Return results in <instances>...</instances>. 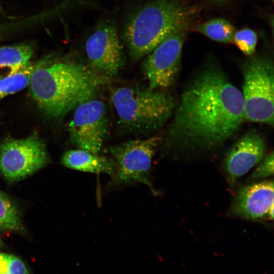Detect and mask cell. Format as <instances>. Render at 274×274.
<instances>
[{"label":"cell","mask_w":274,"mask_h":274,"mask_svg":"<svg viewBox=\"0 0 274 274\" xmlns=\"http://www.w3.org/2000/svg\"><path fill=\"white\" fill-rule=\"evenodd\" d=\"M163 142V152L182 156L209 154L239 130L242 92L214 62L206 64L183 90Z\"/></svg>","instance_id":"1"},{"label":"cell","mask_w":274,"mask_h":274,"mask_svg":"<svg viewBox=\"0 0 274 274\" xmlns=\"http://www.w3.org/2000/svg\"><path fill=\"white\" fill-rule=\"evenodd\" d=\"M110 79L89 66L73 62H39L29 82L38 108L47 116L61 117L81 102L95 95Z\"/></svg>","instance_id":"2"},{"label":"cell","mask_w":274,"mask_h":274,"mask_svg":"<svg viewBox=\"0 0 274 274\" xmlns=\"http://www.w3.org/2000/svg\"><path fill=\"white\" fill-rule=\"evenodd\" d=\"M196 16L197 10L182 0H149L128 14L120 37L138 61L178 29L191 26Z\"/></svg>","instance_id":"3"},{"label":"cell","mask_w":274,"mask_h":274,"mask_svg":"<svg viewBox=\"0 0 274 274\" xmlns=\"http://www.w3.org/2000/svg\"><path fill=\"white\" fill-rule=\"evenodd\" d=\"M110 100L118 123L127 130L149 133L171 117L176 102L166 90L124 86L112 89Z\"/></svg>","instance_id":"4"},{"label":"cell","mask_w":274,"mask_h":274,"mask_svg":"<svg viewBox=\"0 0 274 274\" xmlns=\"http://www.w3.org/2000/svg\"><path fill=\"white\" fill-rule=\"evenodd\" d=\"M245 120L273 124L274 67L265 56H253L242 67Z\"/></svg>","instance_id":"5"},{"label":"cell","mask_w":274,"mask_h":274,"mask_svg":"<svg viewBox=\"0 0 274 274\" xmlns=\"http://www.w3.org/2000/svg\"><path fill=\"white\" fill-rule=\"evenodd\" d=\"M162 139L153 136L135 139L112 146L109 151L113 156L116 170L109 186L119 187L142 183L153 194L157 192L150 180L152 160Z\"/></svg>","instance_id":"6"},{"label":"cell","mask_w":274,"mask_h":274,"mask_svg":"<svg viewBox=\"0 0 274 274\" xmlns=\"http://www.w3.org/2000/svg\"><path fill=\"white\" fill-rule=\"evenodd\" d=\"M89 66L100 75L112 79L125 63V55L116 22L112 18L96 24L84 45Z\"/></svg>","instance_id":"7"},{"label":"cell","mask_w":274,"mask_h":274,"mask_svg":"<svg viewBox=\"0 0 274 274\" xmlns=\"http://www.w3.org/2000/svg\"><path fill=\"white\" fill-rule=\"evenodd\" d=\"M48 161L45 145L35 133L23 139L8 138L0 143V172L10 182L24 179Z\"/></svg>","instance_id":"8"},{"label":"cell","mask_w":274,"mask_h":274,"mask_svg":"<svg viewBox=\"0 0 274 274\" xmlns=\"http://www.w3.org/2000/svg\"><path fill=\"white\" fill-rule=\"evenodd\" d=\"M190 27L178 29L145 57L142 68L149 88L166 90L175 82L180 68L183 46Z\"/></svg>","instance_id":"9"},{"label":"cell","mask_w":274,"mask_h":274,"mask_svg":"<svg viewBox=\"0 0 274 274\" xmlns=\"http://www.w3.org/2000/svg\"><path fill=\"white\" fill-rule=\"evenodd\" d=\"M76 108L68 127L71 140L78 149L98 154L108 129L106 105L95 95Z\"/></svg>","instance_id":"10"},{"label":"cell","mask_w":274,"mask_h":274,"mask_svg":"<svg viewBox=\"0 0 274 274\" xmlns=\"http://www.w3.org/2000/svg\"><path fill=\"white\" fill-rule=\"evenodd\" d=\"M266 145L257 132L249 131L231 146L224 160V168L230 185H233L242 176L263 159Z\"/></svg>","instance_id":"11"},{"label":"cell","mask_w":274,"mask_h":274,"mask_svg":"<svg viewBox=\"0 0 274 274\" xmlns=\"http://www.w3.org/2000/svg\"><path fill=\"white\" fill-rule=\"evenodd\" d=\"M273 205V182L264 181L245 186L238 192L232 204L230 213L247 220L267 217Z\"/></svg>","instance_id":"12"},{"label":"cell","mask_w":274,"mask_h":274,"mask_svg":"<svg viewBox=\"0 0 274 274\" xmlns=\"http://www.w3.org/2000/svg\"><path fill=\"white\" fill-rule=\"evenodd\" d=\"M61 162L71 169L97 174H106L113 176L116 170L114 161L81 149L65 152Z\"/></svg>","instance_id":"13"},{"label":"cell","mask_w":274,"mask_h":274,"mask_svg":"<svg viewBox=\"0 0 274 274\" xmlns=\"http://www.w3.org/2000/svg\"><path fill=\"white\" fill-rule=\"evenodd\" d=\"M33 53L32 47L26 44L1 47L0 67H9L10 74L15 73L28 62Z\"/></svg>","instance_id":"14"},{"label":"cell","mask_w":274,"mask_h":274,"mask_svg":"<svg viewBox=\"0 0 274 274\" xmlns=\"http://www.w3.org/2000/svg\"><path fill=\"white\" fill-rule=\"evenodd\" d=\"M195 30L213 41L223 43L232 42L235 32L233 25L222 18H213L200 23L195 27Z\"/></svg>","instance_id":"15"},{"label":"cell","mask_w":274,"mask_h":274,"mask_svg":"<svg viewBox=\"0 0 274 274\" xmlns=\"http://www.w3.org/2000/svg\"><path fill=\"white\" fill-rule=\"evenodd\" d=\"M37 64L28 62L18 71L0 79V99L28 86Z\"/></svg>","instance_id":"16"},{"label":"cell","mask_w":274,"mask_h":274,"mask_svg":"<svg viewBox=\"0 0 274 274\" xmlns=\"http://www.w3.org/2000/svg\"><path fill=\"white\" fill-rule=\"evenodd\" d=\"M21 225L16 206L6 194L0 191V228L16 230L20 229Z\"/></svg>","instance_id":"17"},{"label":"cell","mask_w":274,"mask_h":274,"mask_svg":"<svg viewBox=\"0 0 274 274\" xmlns=\"http://www.w3.org/2000/svg\"><path fill=\"white\" fill-rule=\"evenodd\" d=\"M232 41L244 54L251 56L255 51L257 36L253 30L244 28L235 31Z\"/></svg>","instance_id":"18"},{"label":"cell","mask_w":274,"mask_h":274,"mask_svg":"<svg viewBox=\"0 0 274 274\" xmlns=\"http://www.w3.org/2000/svg\"><path fill=\"white\" fill-rule=\"evenodd\" d=\"M25 264L19 258L7 254H0V273H27Z\"/></svg>","instance_id":"19"},{"label":"cell","mask_w":274,"mask_h":274,"mask_svg":"<svg viewBox=\"0 0 274 274\" xmlns=\"http://www.w3.org/2000/svg\"><path fill=\"white\" fill-rule=\"evenodd\" d=\"M273 174V153L267 155L254 170L251 176L252 181H259Z\"/></svg>","instance_id":"20"},{"label":"cell","mask_w":274,"mask_h":274,"mask_svg":"<svg viewBox=\"0 0 274 274\" xmlns=\"http://www.w3.org/2000/svg\"><path fill=\"white\" fill-rule=\"evenodd\" d=\"M209 2L215 4H225L230 2L231 0H207Z\"/></svg>","instance_id":"21"},{"label":"cell","mask_w":274,"mask_h":274,"mask_svg":"<svg viewBox=\"0 0 274 274\" xmlns=\"http://www.w3.org/2000/svg\"><path fill=\"white\" fill-rule=\"evenodd\" d=\"M2 77H3V76H0V79H1Z\"/></svg>","instance_id":"22"},{"label":"cell","mask_w":274,"mask_h":274,"mask_svg":"<svg viewBox=\"0 0 274 274\" xmlns=\"http://www.w3.org/2000/svg\"><path fill=\"white\" fill-rule=\"evenodd\" d=\"M273 0H271L272 2H273Z\"/></svg>","instance_id":"23"}]
</instances>
